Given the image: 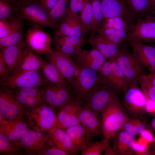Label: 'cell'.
Listing matches in <instances>:
<instances>
[{"mask_svg": "<svg viewBox=\"0 0 155 155\" xmlns=\"http://www.w3.org/2000/svg\"><path fill=\"white\" fill-rule=\"evenodd\" d=\"M135 136L121 129L113 137V148L117 155H134L133 149Z\"/></svg>", "mask_w": 155, "mask_h": 155, "instance_id": "83f0119b", "label": "cell"}, {"mask_svg": "<svg viewBox=\"0 0 155 155\" xmlns=\"http://www.w3.org/2000/svg\"><path fill=\"white\" fill-rule=\"evenodd\" d=\"M132 51L149 73L155 72V46L135 41L128 42Z\"/></svg>", "mask_w": 155, "mask_h": 155, "instance_id": "603a6c76", "label": "cell"}, {"mask_svg": "<svg viewBox=\"0 0 155 155\" xmlns=\"http://www.w3.org/2000/svg\"><path fill=\"white\" fill-rule=\"evenodd\" d=\"M84 0H69L66 14H78L82 10Z\"/></svg>", "mask_w": 155, "mask_h": 155, "instance_id": "ee69618b", "label": "cell"}, {"mask_svg": "<svg viewBox=\"0 0 155 155\" xmlns=\"http://www.w3.org/2000/svg\"><path fill=\"white\" fill-rule=\"evenodd\" d=\"M154 46H155V44H154Z\"/></svg>", "mask_w": 155, "mask_h": 155, "instance_id": "680465c9", "label": "cell"}, {"mask_svg": "<svg viewBox=\"0 0 155 155\" xmlns=\"http://www.w3.org/2000/svg\"><path fill=\"white\" fill-rule=\"evenodd\" d=\"M17 16L22 20H26L33 25L56 28L38 0H30L17 3Z\"/></svg>", "mask_w": 155, "mask_h": 155, "instance_id": "277c9868", "label": "cell"}, {"mask_svg": "<svg viewBox=\"0 0 155 155\" xmlns=\"http://www.w3.org/2000/svg\"><path fill=\"white\" fill-rule=\"evenodd\" d=\"M49 134L29 129L18 141L15 142L28 154H36L49 144Z\"/></svg>", "mask_w": 155, "mask_h": 155, "instance_id": "2e32d148", "label": "cell"}, {"mask_svg": "<svg viewBox=\"0 0 155 155\" xmlns=\"http://www.w3.org/2000/svg\"><path fill=\"white\" fill-rule=\"evenodd\" d=\"M0 89V115L2 119L9 120L25 115L16 100L14 90L2 86Z\"/></svg>", "mask_w": 155, "mask_h": 155, "instance_id": "4fadbf2b", "label": "cell"}, {"mask_svg": "<svg viewBox=\"0 0 155 155\" xmlns=\"http://www.w3.org/2000/svg\"><path fill=\"white\" fill-rule=\"evenodd\" d=\"M146 98L145 109L146 113L152 115L155 114V101L150 99Z\"/></svg>", "mask_w": 155, "mask_h": 155, "instance_id": "f907efd6", "label": "cell"}, {"mask_svg": "<svg viewBox=\"0 0 155 155\" xmlns=\"http://www.w3.org/2000/svg\"><path fill=\"white\" fill-rule=\"evenodd\" d=\"M9 75V71L6 63L1 53H0V78Z\"/></svg>", "mask_w": 155, "mask_h": 155, "instance_id": "c3c4849f", "label": "cell"}, {"mask_svg": "<svg viewBox=\"0 0 155 155\" xmlns=\"http://www.w3.org/2000/svg\"><path fill=\"white\" fill-rule=\"evenodd\" d=\"M42 88L46 103L54 109H59L73 96L68 86L49 84Z\"/></svg>", "mask_w": 155, "mask_h": 155, "instance_id": "ac0fdd59", "label": "cell"}, {"mask_svg": "<svg viewBox=\"0 0 155 155\" xmlns=\"http://www.w3.org/2000/svg\"><path fill=\"white\" fill-rule=\"evenodd\" d=\"M103 19L116 16L123 18L131 26L135 22L124 0H100Z\"/></svg>", "mask_w": 155, "mask_h": 155, "instance_id": "ffe728a7", "label": "cell"}, {"mask_svg": "<svg viewBox=\"0 0 155 155\" xmlns=\"http://www.w3.org/2000/svg\"><path fill=\"white\" fill-rule=\"evenodd\" d=\"M83 36L87 37L90 33L92 18L91 0H84L83 7L79 14Z\"/></svg>", "mask_w": 155, "mask_h": 155, "instance_id": "e575fe53", "label": "cell"}, {"mask_svg": "<svg viewBox=\"0 0 155 155\" xmlns=\"http://www.w3.org/2000/svg\"><path fill=\"white\" fill-rule=\"evenodd\" d=\"M69 1V0H58L48 12L51 21L56 28L65 15Z\"/></svg>", "mask_w": 155, "mask_h": 155, "instance_id": "d590c367", "label": "cell"}, {"mask_svg": "<svg viewBox=\"0 0 155 155\" xmlns=\"http://www.w3.org/2000/svg\"><path fill=\"white\" fill-rule=\"evenodd\" d=\"M27 47L22 40L16 44L0 48V53L7 65L9 74H12L16 69Z\"/></svg>", "mask_w": 155, "mask_h": 155, "instance_id": "484cf974", "label": "cell"}, {"mask_svg": "<svg viewBox=\"0 0 155 155\" xmlns=\"http://www.w3.org/2000/svg\"><path fill=\"white\" fill-rule=\"evenodd\" d=\"M99 114L85 104L82 105L80 110L79 119L80 123L87 131L91 138L102 133Z\"/></svg>", "mask_w": 155, "mask_h": 155, "instance_id": "cb8c5ba5", "label": "cell"}, {"mask_svg": "<svg viewBox=\"0 0 155 155\" xmlns=\"http://www.w3.org/2000/svg\"><path fill=\"white\" fill-rule=\"evenodd\" d=\"M92 18L89 33H97L103 19V14L100 0H91Z\"/></svg>", "mask_w": 155, "mask_h": 155, "instance_id": "8d00e7d4", "label": "cell"}, {"mask_svg": "<svg viewBox=\"0 0 155 155\" xmlns=\"http://www.w3.org/2000/svg\"><path fill=\"white\" fill-rule=\"evenodd\" d=\"M72 140L80 150L86 147L91 138L80 123L65 129Z\"/></svg>", "mask_w": 155, "mask_h": 155, "instance_id": "4dcf8cb0", "label": "cell"}, {"mask_svg": "<svg viewBox=\"0 0 155 155\" xmlns=\"http://www.w3.org/2000/svg\"><path fill=\"white\" fill-rule=\"evenodd\" d=\"M49 144L63 150L69 155L75 154L80 150L74 144L65 129L57 125L49 131Z\"/></svg>", "mask_w": 155, "mask_h": 155, "instance_id": "7402d4cb", "label": "cell"}, {"mask_svg": "<svg viewBox=\"0 0 155 155\" xmlns=\"http://www.w3.org/2000/svg\"><path fill=\"white\" fill-rule=\"evenodd\" d=\"M41 58L27 47L13 73L22 70H39Z\"/></svg>", "mask_w": 155, "mask_h": 155, "instance_id": "d6a6232c", "label": "cell"}, {"mask_svg": "<svg viewBox=\"0 0 155 155\" xmlns=\"http://www.w3.org/2000/svg\"><path fill=\"white\" fill-rule=\"evenodd\" d=\"M148 144L138 140H135L133 149L135 154L137 155H145L148 151Z\"/></svg>", "mask_w": 155, "mask_h": 155, "instance_id": "bcb514c9", "label": "cell"}, {"mask_svg": "<svg viewBox=\"0 0 155 155\" xmlns=\"http://www.w3.org/2000/svg\"><path fill=\"white\" fill-rule=\"evenodd\" d=\"M87 39L93 48L98 51L106 59H115L121 53L127 49L104 38L97 33H89Z\"/></svg>", "mask_w": 155, "mask_h": 155, "instance_id": "e0dca14e", "label": "cell"}, {"mask_svg": "<svg viewBox=\"0 0 155 155\" xmlns=\"http://www.w3.org/2000/svg\"><path fill=\"white\" fill-rule=\"evenodd\" d=\"M138 83L128 86L124 92L121 103L129 116H143L146 113V98Z\"/></svg>", "mask_w": 155, "mask_h": 155, "instance_id": "52a82bcc", "label": "cell"}, {"mask_svg": "<svg viewBox=\"0 0 155 155\" xmlns=\"http://www.w3.org/2000/svg\"><path fill=\"white\" fill-rule=\"evenodd\" d=\"M17 3H20L26 1L30 0H16Z\"/></svg>", "mask_w": 155, "mask_h": 155, "instance_id": "11a10c76", "label": "cell"}, {"mask_svg": "<svg viewBox=\"0 0 155 155\" xmlns=\"http://www.w3.org/2000/svg\"><path fill=\"white\" fill-rule=\"evenodd\" d=\"M76 63L83 67L90 68L100 72L106 59L98 51L94 48L82 50L74 57Z\"/></svg>", "mask_w": 155, "mask_h": 155, "instance_id": "d4e9b609", "label": "cell"}, {"mask_svg": "<svg viewBox=\"0 0 155 155\" xmlns=\"http://www.w3.org/2000/svg\"><path fill=\"white\" fill-rule=\"evenodd\" d=\"M154 154H155V151H154Z\"/></svg>", "mask_w": 155, "mask_h": 155, "instance_id": "6f0895ef", "label": "cell"}, {"mask_svg": "<svg viewBox=\"0 0 155 155\" xmlns=\"http://www.w3.org/2000/svg\"><path fill=\"white\" fill-rule=\"evenodd\" d=\"M47 12L54 6L58 0H38Z\"/></svg>", "mask_w": 155, "mask_h": 155, "instance_id": "681fc988", "label": "cell"}, {"mask_svg": "<svg viewBox=\"0 0 155 155\" xmlns=\"http://www.w3.org/2000/svg\"><path fill=\"white\" fill-rule=\"evenodd\" d=\"M100 73V85L111 87L119 94L128 87L127 80L115 59L106 61Z\"/></svg>", "mask_w": 155, "mask_h": 155, "instance_id": "5b68a950", "label": "cell"}, {"mask_svg": "<svg viewBox=\"0 0 155 155\" xmlns=\"http://www.w3.org/2000/svg\"><path fill=\"white\" fill-rule=\"evenodd\" d=\"M140 134L138 140L148 144L154 140V136L149 129L145 130Z\"/></svg>", "mask_w": 155, "mask_h": 155, "instance_id": "7dc6e473", "label": "cell"}, {"mask_svg": "<svg viewBox=\"0 0 155 155\" xmlns=\"http://www.w3.org/2000/svg\"><path fill=\"white\" fill-rule=\"evenodd\" d=\"M135 21L138 18L155 15L152 0H124Z\"/></svg>", "mask_w": 155, "mask_h": 155, "instance_id": "f1b7e54d", "label": "cell"}, {"mask_svg": "<svg viewBox=\"0 0 155 155\" xmlns=\"http://www.w3.org/2000/svg\"><path fill=\"white\" fill-rule=\"evenodd\" d=\"M147 129H149L148 124L144 119L142 118V116H129L125 122L122 129L135 136L140 134L144 130Z\"/></svg>", "mask_w": 155, "mask_h": 155, "instance_id": "836d02e7", "label": "cell"}, {"mask_svg": "<svg viewBox=\"0 0 155 155\" xmlns=\"http://www.w3.org/2000/svg\"><path fill=\"white\" fill-rule=\"evenodd\" d=\"M15 97L20 106L26 113L47 104L42 88L31 87L13 89Z\"/></svg>", "mask_w": 155, "mask_h": 155, "instance_id": "7c38bea8", "label": "cell"}, {"mask_svg": "<svg viewBox=\"0 0 155 155\" xmlns=\"http://www.w3.org/2000/svg\"><path fill=\"white\" fill-rule=\"evenodd\" d=\"M51 41L49 35L38 26L33 25L25 34L27 46L38 55L46 54L52 51Z\"/></svg>", "mask_w": 155, "mask_h": 155, "instance_id": "5bb4252c", "label": "cell"}, {"mask_svg": "<svg viewBox=\"0 0 155 155\" xmlns=\"http://www.w3.org/2000/svg\"><path fill=\"white\" fill-rule=\"evenodd\" d=\"M115 60L127 80L128 86L138 83L139 76L146 74L145 67L132 51L127 49L120 53Z\"/></svg>", "mask_w": 155, "mask_h": 155, "instance_id": "9c48e42d", "label": "cell"}, {"mask_svg": "<svg viewBox=\"0 0 155 155\" xmlns=\"http://www.w3.org/2000/svg\"><path fill=\"white\" fill-rule=\"evenodd\" d=\"M16 0H0V20H9L17 16Z\"/></svg>", "mask_w": 155, "mask_h": 155, "instance_id": "74e56055", "label": "cell"}, {"mask_svg": "<svg viewBox=\"0 0 155 155\" xmlns=\"http://www.w3.org/2000/svg\"><path fill=\"white\" fill-rule=\"evenodd\" d=\"M104 155H117V153L113 148H111L109 146L107 147L104 150Z\"/></svg>", "mask_w": 155, "mask_h": 155, "instance_id": "816d5d0a", "label": "cell"}, {"mask_svg": "<svg viewBox=\"0 0 155 155\" xmlns=\"http://www.w3.org/2000/svg\"><path fill=\"white\" fill-rule=\"evenodd\" d=\"M129 29H118L115 28H100L97 33L105 39L117 44L125 46L128 43L127 36Z\"/></svg>", "mask_w": 155, "mask_h": 155, "instance_id": "1f68e13d", "label": "cell"}, {"mask_svg": "<svg viewBox=\"0 0 155 155\" xmlns=\"http://www.w3.org/2000/svg\"><path fill=\"white\" fill-rule=\"evenodd\" d=\"M150 125L151 129L155 134V114H153Z\"/></svg>", "mask_w": 155, "mask_h": 155, "instance_id": "db71d44e", "label": "cell"}, {"mask_svg": "<svg viewBox=\"0 0 155 155\" xmlns=\"http://www.w3.org/2000/svg\"><path fill=\"white\" fill-rule=\"evenodd\" d=\"M28 125L34 130L48 131L57 125V117L54 109L48 104L26 113Z\"/></svg>", "mask_w": 155, "mask_h": 155, "instance_id": "8992f818", "label": "cell"}, {"mask_svg": "<svg viewBox=\"0 0 155 155\" xmlns=\"http://www.w3.org/2000/svg\"><path fill=\"white\" fill-rule=\"evenodd\" d=\"M56 29L55 35L57 36H83L78 14H66Z\"/></svg>", "mask_w": 155, "mask_h": 155, "instance_id": "4316f807", "label": "cell"}, {"mask_svg": "<svg viewBox=\"0 0 155 155\" xmlns=\"http://www.w3.org/2000/svg\"><path fill=\"white\" fill-rule=\"evenodd\" d=\"M36 154L43 155H69L65 151L49 144Z\"/></svg>", "mask_w": 155, "mask_h": 155, "instance_id": "f6af8a7d", "label": "cell"}, {"mask_svg": "<svg viewBox=\"0 0 155 155\" xmlns=\"http://www.w3.org/2000/svg\"><path fill=\"white\" fill-rule=\"evenodd\" d=\"M131 26L123 18L116 16L103 20L100 28H109L118 29H129Z\"/></svg>", "mask_w": 155, "mask_h": 155, "instance_id": "7bdbcfd3", "label": "cell"}, {"mask_svg": "<svg viewBox=\"0 0 155 155\" xmlns=\"http://www.w3.org/2000/svg\"><path fill=\"white\" fill-rule=\"evenodd\" d=\"M23 31L24 24L22 23L9 35L0 38V48L16 44L23 40Z\"/></svg>", "mask_w": 155, "mask_h": 155, "instance_id": "60d3db41", "label": "cell"}, {"mask_svg": "<svg viewBox=\"0 0 155 155\" xmlns=\"http://www.w3.org/2000/svg\"><path fill=\"white\" fill-rule=\"evenodd\" d=\"M155 10V0H152Z\"/></svg>", "mask_w": 155, "mask_h": 155, "instance_id": "9f6ffc18", "label": "cell"}, {"mask_svg": "<svg viewBox=\"0 0 155 155\" xmlns=\"http://www.w3.org/2000/svg\"><path fill=\"white\" fill-rule=\"evenodd\" d=\"M101 113L102 134L104 138L108 139L113 138L122 129L129 117L119 98L111 103Z\"/></svg>", "mask_w": 155, "mask_h": 155, "instance_id": "6da1fadb", "label": "cell"}, {"mask_svg": "<svg viewBox=\"0 0 155 155\" xmlns=\"http://www.w3.org/2000/svg\"><path fill=\"white\" fill-rule=\"evenodd\" d=\"M138 82L146 98L155 101V86L150 81L147 75H140L138 78Z\"/></svg>", "mask_w": 155, "mask_h": 155, "instance_id": "b9f144b4", "label": "cell"}, {"mask_svg": "<svg viewBox=\"0 0 155 155\" xmlns=\"http://www.w3.org/2000/svg\"><path fill=\"white\" fill-rule=\"evenodd\" d=\"M48 62L54 65L68 83L69 87L72 84L76 68V63L71 57L55 48L46 54Z\"/></svg>", "mask_w": 155, "mask_h": 155, "instance_id": "9a60e30c", "label": "cell"}, {"mask_svg": "<svg viewBox=\"0 0 155 155\" xmlns=\"http://www.w3.org/2000/svg\"><path fill=\"white\" fill-rule=\"evenodd\" d=\"M84 37L75 35H54L53 42L55 48L65 54L74 57L81 51L85 43Z\"/></svg>", "mask_w": 155, "mask_h": 155, "instance_id": "44dd1931", "label": "cell"}, {"mask_svg": "<svg viewBox=\"0 0 155 155\" xmlns=\"http://www.w3.org/2000/svg\"><path fill=\"white\" fill-rule=\"evenodd\" d=\"M147 75L150 81L155 86V72L149 73Z\"/></svg>", "mask_w": 155, "mask_h": 155, "instance_id": "f5cc1de1", "label": "cell"}, {"mask_svg": "<svg viewBox=\"0 0 155 155\" xmlns=\"http://www.w3.org/2000/svg\"><path fill=\"white\" fill-rule=\"evenodd\" d=\"M20 146L9 139L0 133V152L5 155H20L21 154Z\"/></svg>", "mask_w": 155, "mask_h": 155, "instance_id": "ab89813d", "label": "cell"}, {"mask_svg": "<svg viewBox=\"0 0 155 155\" xmlns=\"http://www.w3.org/2000/svg\"><path fill=\"white\" fill-rule=\"evenodd\" d=\"M100 73L76 63L74 78L70 87L76 96L84 100L100 85Z\"/></svg>", "mask_w": 155, "mask_h": 155, "instance_id": "7a4b0ae2", "label": "cell"}, {"mask_svg": "<svg viewBox=\"0 0 155 155\" xmlns=\"http://www.w3.org/2000/svg\"><path fill=\"white\" fill-rule=\"evenodd\" d=\"M119 95L109 86L101 85L84 100V104L99 114L111 103L119 98Z\"/></svg>", "mask_w": 155, "mask_h": 155, "instance_id": "8fae6325", "label": "cell"}, {"mask_svg": "<svg viewBox=\"0 0 155 155\" xmlns=\"http://www.w3.org/2000/svg\"><path fill=\"white\" fill-rule=\"evenodd\" d=\"M0 121V133L14 142L20 140L29 129L23 116L8 121L1 119Z\"/></svg>", "mask_w": 155, "mask_h": 155, "instance_id": "d6986e66", "label": "cell"}, {"mask_svg": "<svg viewBox=\"0 0 155 155\" xmlns=\"http://www.w3.org/2000/svg\"><path fill=\"white\" fill-rule=\"evenodd\" d=\"M82 103V100L79 97L73 96L58 109L57 127L65 129L80 124L79 113Z\"/></svg>", "mask_w": 155, "mask_h": 155, "instance_id": "30bf717a", "label": "cell"}, {"mask_svg": "<svg viewBox=\"0 0 155 155\" xmlns=\"http://www.w3.org/2000/svg\"><path fill=\"white\" fill-rule=\"evenodd\" d=\"M127 40L155 44V15L137 19L130 27Z\"/></svg>", "mask_w": 155, "mask_h": 155, "instance_id": "ba28073f", "label": "cell"}, {"mask_svg": "<svg viewBox=\"0 0 155 155\" xmlns=\"http://www.w3.org/2000/svg\"><path fill=\"white\" fill-rule=\"evenodd\" d=\"M40 69L46 81L50 84L69 87L67 81L57 68L41 57Z\"/></svg>", "mask_w": 155, "mask_h": 155, "instance_id": "f546056e", "label": "cell"}, {"mask_svg": "<svg viewBox=\"0 0 155 155\" xmlns=\"http://www.w3.org/2000/svg\"><path fill=\"white\" fill-rule=\"evenodd\" d=\"M50 84L41 71L22 70L0 78L1 86L15 89L31 87H43Z\"/></svg>", "mask_w": 155, "mask_h": 155, "instance_id": "3957f363", "label": "cell"}, {"mask_svg": "<svg viewBox=\"0 0 155 155\" xmlns=\"http://www.w3.org/2000/svg\"><path fill=\"white\" fill-rule=\"evenodd\" d=\"M108 139L104 138L94 142H90L81 150V155H101L106 148L109 146Z\"/></svg>", "mask_w": 155, "mask_h": 155, "instance_id": "f35d334b", "label": "cell"}]
</instances>
